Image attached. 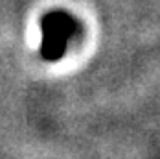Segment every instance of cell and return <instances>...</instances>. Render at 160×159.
I'll list each match as a JSON object with an SVG mask.
<instances>
[{"instance_id":"6da1fadb","label":"cell","mask_w":160,"mask_h":159,"mask_svg":"<svg viewBox=\"0 0 160 159\" xmlns=\"http://www.w3.org/2000/svg\"><path fill=\"white\" fill-rule=\"evenodd\" d=\"M41 30V56L48 61H55L64 54L70 39L78 33V22L64 11H52L42 19Z\"/></svg>"}]
</instances>
